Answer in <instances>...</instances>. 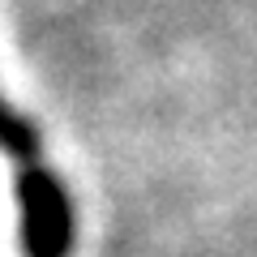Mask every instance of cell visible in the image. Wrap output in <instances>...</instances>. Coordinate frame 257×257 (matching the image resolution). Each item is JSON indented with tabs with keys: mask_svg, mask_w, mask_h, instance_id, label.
<instances>
[{
	"mask_svg": "<svg viewBox=\"0 0 257 257\" xmlns=\"http://www.w3.org/2000/svg\"><path fill=\"white\" fill-rule=\"evenodd\" d=\"M0 150H9L22 167L43 163V142H39V128L30 124L26 116H18L5 99H0Z\"/></svg>",
	"mask_w": 257,
	"mask_h": 257,
	"instance_id": "obj_2",
	"label": "cell"
},
{
	"mask_svg": "<svg viewBox=\"0 0 257 257\" xmlns=\"http://www.w3.org/2000/svg\"><path fill=\"white\" fill-rule=\"evenodd\" d=\"M18 227L26 257H69L77 240L73 197L43 163L18 172Z\"/></svg>",
	"mask_w": 257,
	"mask_h": 257,
	"instance_id": "obj_1",
	"label": "cell"
}]
</instances>
